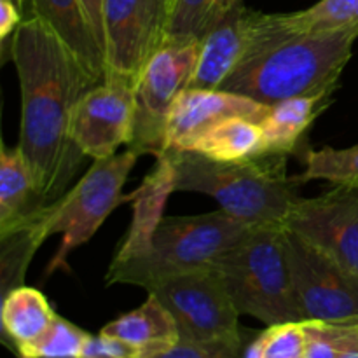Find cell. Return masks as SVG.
<instances>
[{
    "label": "cell",
    "mask_w": 358,
    "mask_h": 358,
    "mask_svg": "<svg viewBox=\"0 0 358 358\" xmlns=\"http://www.w3.org/2000/svg\"><path fill=\"white\" fill-rule=\"evenodd\" d=\"M21 87V154L41 201L62 198L84 154L70 136L73 110L94 86L79 59L38 17L21 21L10 37Z\"/></svg>",
    "instance_id": "obj_1"
},
{
    "label": "cell",
    "mask_w": 358,
    "mask_h": 358,
    "mask_svg": "<svg viewBox=\"0 0 358 358\" xmlns=\"http://www.w3.org/2000/svg\"><path fill=\"white\" fill-rule=\"evenodd\" d=\"M357 38L358 24L303 30L287 13L252 10L250 48L220 90L269 107L289 98L332 94Z\"/></svg>",
    "instance_id": "obj_2"
},
{
    "label": "cell",
    "mask_w": 358,
    "mask_h": 358,
    "mask_svg": "<svg viewBox=\"0 0 358 358\" xmlns=\"http://www.w3.org/2000/svg\"><path fill=\"white\" fill-rule=\"evenodd\" d=\"M175 164V191L201 192L220 210L252 226H283L299 199L296 178L287 177V156L213 161L191 150H166Z\"/></svg>",
    "instance_id": "obj_3"
},
{
    "label": "cell",
    "mask_w": 358,
    "mask_h": 358,
    "mask_svg": "<svg viewBox=\"0 0 358 358\" xmlns=\"http://www.w3.org/2000/svg\"><path fill=\"white\" fill-rule=\"evenodd\" d=\"M255 226L234 219L224 210L203 215L164 217L149 252L126 261H112L107 283L154 285L184 273L215 268L217 261L240 243Z\"/></svg>",
    "instance_id": "obj_4"
},
{
    "label": "cell",
    "mask_w": 358,
    "mask_h": 358,
    "mask_svg": "<svg viewBox=\"0 0 358 358\" xmlns=\"http://www.w3.org/2000/svg\"><path fill=\"white\" fill-rule=\"evenodd\" d=\"M215 269L240 315L266 325L303 322L283 226H255L217 261Z\"/></svg>",
    "instance_id": "obj_5"
},
{
    "label": "cell",
    "mask_w": 358,
    "mask_h": 358,
    "mask_svg": "<svg viewBox=\"0 0 358 358\" xmlns=\"http://www.w3.org/2000/svg\"><path fill=\"white\" fill-rule=\"evenodd\" d=\"M138 156L128 149L105 159H94L93 166L66 194L35 210V222L45 240L51 234H63L62 247L49 262L45 276L65 266L66 257L90 241L121 203H131V194H122V185Z\"/></svg>",
    "instance_id": "obj_6"
},
{
    "label": "cell",
    "mask_w": 358,
    "mask_h": 358,
    "mask_svg": "<svg viewBox=\"0 0 358 358\" xmlns=\"http://www.w3.org/2000/svg\"><path fill=\"white\" fill-rule=\"evenodd\" d=\"M199 56V38L168 35L135 83V124L129 150L161 156L166 150V128L177 98L191 87Z\"/></svg>",
    "instance_id": "obj_7"
},
{
    "label": "cell",
    "mask_w": 358,
    "mask_h": 358,
    "mask_svg": "<svg viewBox=\"0 0 358 358\" xmlns=\"http://www.w3.org/2000/svg\"><path fill=\"white\" fill-rule=\"evenodd\" d=\"M149 294L170 311L184 341H245L240 313L215 268L168 278Z\"/></svg>",
    "instance_id": "obj_8"
},
{
    "label": "cell",
    "mask_w": 358,
    "mask_h": 358,
    "mask_svg": "<svg viewBox=\"0 0 358 358\" xmlns=\"http://www.w3.org/2000/svg\"><path fill=\"white\" fill-rule=\"evenodd\" d=\"M285 238L303 322H358V278L287 227Z\"/></svg>",
    "instance_id": "obj_9"
},
{
    "label": "cell",
    "mask_w": 358,
    "mask_h": 358,
    "mask_svg": "<svg viewBox=\"0 0 358 358\" xmlns=\"http://www.w3.org/2000/svg\"><path fill=\"white\" fill-rule=\"evenodd\" d=\"M173 0H103L107 77L135 84L170 35ZM105 77V79H107Z\"/></svg>",
    "instance_id": "obj_10"
},
{
    "label": "cell",
    "mask_w": 358,
    "mask_h": 358,
    "mask_svg": "<svg viewBox=\"0 0 358 358\" xmlns=\"http://www.w3.org/2000/svg\"><path fill=\"white\" fill-rule=\"evenodd\" d=\"M283 227L358 278V189L336 185L317 198H299Z\"/></svg>",
    "instance_id": "obj_11"
},
{
    "label": "cell",
    "mask_w": 358,
    "mask_h": 358,
    "mask_svg": "<svg viewBox=\"0 0 358 358\" xmlns=\"http://www.w3.org/2000/svg\"><path fill=\"white\" fill-rule=\"evenodd\" d=\"M133 124L135 84L110 76L80 98L73 110L70 136L84 156L105 159L121 145H128Z\"/></svg>",
    "instance_id": "obj_12"
},
{
    "label": "cell",
    "mask_w": 358,
    "mask_h": 358,
    "mask_svg": "<svg viewBox=\"0 0 358 358\" xmlns=\"http://www.w3.org/2000/svg\"><path fill=\"white\" fill-rule=\"evenodd\" d=\"M269 112L243 94L226 90L187 87L175 101L166 128V150H184L205 129L229 117H248L261 122ZM164 150V152H166Z\"/></svg>",
    "instance_id": "obj_13"
},
{
    "label": "cell",
    "mask_w": 358,
    "mask_h": 358,
    "mask_svg": "<svg viewBox=\"0 0 358 358\" xmlns=\"http://www.w3.org/2000/svg\"><path fill=\"white\" fill-rule=\"evenodd\" d=\"M252 41V10L238 0L199 38V56L191 87L220 90L247 56Z\"/></svg>",
    "instance_id": "obj_14"
},
{
    "label": "cell",
    "mask_w": 358,
    "mask_h": 358,
    "mask_svg": "<svg viewBox=\"0 0 358 358\" xmlns=\"http://www.w3.org/2000/svg\"><path fill=\"white\" fill-rule=\"evenodd\" d=\"M171 192H175V164L170 152H163L156 157V166L145 175L140 187L131 192V226L114 261H126L149 252Z\"/></svg>",
    "instance_id": "obj_15"
},
{
    "label": "cell",
    "mask_w": 358,
    "mask_h": 358,
    "mask_svg": "<svg viewBox=\"0 0 358 358\" xmlns=\"http://www.w3.org/2000/svg\"><path fill=\"white\" fill-rule=\"evenodd\" d=\"M31 14L48 24L76 55L94 83L107 77V59L83 0H30Z\"/></svg>",
    "instance_id": "obj_16"
},
{
    "label": "cell",
    "mask_w": 358,
    "mask_h": 358,
    "mask_svg": "<svg viewBox=\"0 0 358 358\" xmlns=\"http://www.w3.org/2000/svg\"><path fill=\"white\" fill-rule=\"evenodd\" d=\"M101 334L128 343L143 358L163 355L180 341L177 322L154 294H149L140 308L105 325Z\"/></svg>",
    "instance_id": "obj_17"
},
{
    "label": "cell",
    "mask_w": 358,
    "mask_h": 358,
    "mask_svg": "<svg viewBox=\"0 0 358 358\" xmlns=\"http://www.w3.org/2000/svg\"><path fill=\"white\" fill-rule=\"evenodd\" d=\"M332 94L296 96L271 105L261 121L264 131V154L287 156L296 149L311 122L331 105Z\"/></svg>",
    "instance_id": "obj_18"
},
{
    "label": "cell",
    "mask_w": 358,
    "mask_h": 358,
    "mask_svg": "<svg viewBox=\"0 0 358 358\" xmlns=\"http://www.w3.org/2000/svg\"><path fill=\"white\" fill-rule=\"evenodd\" d=\"M58 315L41 290L20 285L3 294L2 336L3 341L20 353L37 341Z\"/></svg>",
    "instance_id": "obj_19"
},
{
    "label": "cell",
    "mask_w": 358,
    "mask_h": 358,
    "mask_svg": "<svg viewBox=\"0 0 358 358\" xmlns=\"http://www.w3.org/2000/svg\"><path fill=\"white\" fill-rule=\"evenodd\" d=\"M44 203L34 187L30 168L20 147L0 150V238L20 229L27 217Z\"/></svg>",
    "instance_id": "obj_20"
},
{
    "label": "cell",
    "mask_w": 358,
    "mask_h": 358,
    "mask_svg": "<svg viewBox=\"0 0 358 358\" xmlns=\"http://www.w3.org/2000/svg\"><path fill=\"white\" fill-rule=\"evenodd\" d=\"M184 150L213 161H243L264 154V131L259 121L229 117L196 136Z\"/></svg>",
    "instance_id": "obj_21"
},
{
    "label": "cell",
    "mask_w": 358,
    "mask_h": 358,
    "mask_svg": "<svg viewBox=\"0 0 358 358\" xmlns=\"http://www.w3.org/2000/svg\"><path fill=\"white\" fill-rule=\"evenodd\" d=\"M296 180H327L358 189V145L350 149L322 147L318 150H308L306 168Z\"/></svg>",
    "instance_id": "obj_22"
},
{
    "label": "cell",
    "mask_w": 358,
    "mask_h": 358,
    "mask_svg": "<svg viewBox=\"0 0 358 358\" xmlns=\"http://www.w3.org/2000/svg\"><path fill=\"white\" fill-rule=\"evenodd\" d=\"M238 0H173L170 35L201 38Z\"/></svg>",
    "instance_id": "obj_23"
},
{
    "label": "cell",
    "mask_w": 358,
    "mask_h": 358,
    "mask_svg": "<svg viewBox=\"0 0 358 358\" xmlns=\"http://www.w3.org/2000/svg\"><path fill=\"white\" fill-rule=\"evenodd\" d=\"M91 334L56 317L48 331L17 353L20 358H79Z\"/></svg>",
    "instance_id": "obj_24"
},
{
    "label": "cell",
    "mask_w": 358,
    "mask_h": 358,
    "mask_svg": "<svg viewBox=\"0 0 358 358\" xmlns=\"http://www.w3.org/2000/svg\"><path fill=\"white\" fill-rule=\"evenodd\" d=\"M306 332L304 358H339L352 343L358 341V322L325 324L303 322Z\"/></svg>",
    "instance_id": "obj_25"
},
{
    "label": "cell",
    "mask_w": 358,
    "mask_h": 358,
    "mask_svg": "<svg viewBox=\"0 0 358 358\" xmlns=\"http://www.w3.org/2000/svg\"><path fill=\"white\" fill-rule=\"evenodd\" d=\"M296 28H338L358 24V0H320L304 10L287 13Z\"/></svg>",
    "instance_id": "obj_26"
},
{
    "label": "cell",
    "mask_w": 358,
    "mask_h": 358,
    "mask_svg": "<svg viewBox=\"0 0 358 358\" xmlns=\"http://www.w3.org/2000/svg\"><path fill=\"white\" fill-rule=\"evenodd\" d=\"M262 358H304L306 332L303 322L268 325L257 336Z\"/></svg>",
    "instance_id": "obj_27"
},
{
    "label": "cell",
    "mask_w": 358,
    "mask_h": 358,
    "mask_svg": "<svg viewBox=\"0 0 358 358\" xmlns=\"http://www.w3.org/2000/svg\"><path fill=\"white\" fill-rule=\"evenodd\" d=\"M245 341H184L175 348L152 358H245Z\"/></svg>",
    "instance_id": "obj_28"
},
{
    "label": "cell",
    "mask_w": 358,
    "mask_h": 358,
    "mask_svg": "<svg viewBox=\"0 0 358 358\" xmlns=\"http://www.w3.org/2000/svg\"><path fill=\"white\" fill-rule=\"evenodd\" d=\"M79 358H143L138 350L112 336H91Z\"/></svg>",
    "instance_id": "obj_29"
},
{
    "label": "cell",
    "mask_w": 358,
    "mask_h": 358,
    "mask_svg": "<svg viewBox=\"0 0 358 358\" xmlns=\"http://www.w3.org/2000/svg\"><path fill=\"white\" fill-rule=\"evenodd\" d=\"M23 21V16L10 0H0V41L6 42Z\"/></svg>",
    "instance_id": "obj_30"
},
{
    "label": "cell",
    "mask_w": 358,
    "mask_h": 358,
    "mask_svg": "<svg viewBox=\"0 0 358 358\" xmlns=\"http://www.w3.org/2000/svg\"><path fill=\"white\" fill-rule=\"evenodd\" d=\"M84 9H86L87 17L91 21L94 34H96L98 42L105 52V35H103V0H83ZM107 59V58H105Z\"/></svg>",
    "instance_id": "obj_31"
},
{
    "label": "cell",
    "mask_w": 358,
    "mask_h": 358,
    "mask_svg": "<svg viewBox=\"0 0 358 358\" xmlns=\"http://www.w3.org/2000/svg\"><path fill=\"white\" fill-rule=\"evenodd\" d=\"M14 6L17 7V10L23 16V21L27 20H34V14H31V7H30V0H10Z\"/></svg>",
    "instance_id": "obj_32"
}]
</instances>
